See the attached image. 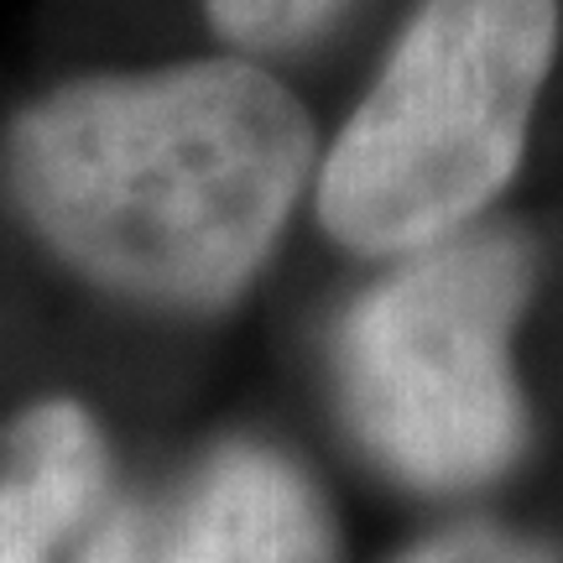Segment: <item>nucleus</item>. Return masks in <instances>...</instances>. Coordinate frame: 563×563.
I'll use <instances>...</instances> for the list:
<instances>
[{
	"instance_id": "6",
	"label": "nucleus",
	"mask_w": 563,
	"mask_h": 563,
	"mask_svg": "<svg viewBox=\"0 0 563 563\" xmlns=\"http://www.w3.org/2000/svg\"><path fill=\"white\" fill-rule=\"evenodd\" d=\"M355 0H203V16L230 53L287 58L319 42Z\"/></svg>"
},
{
	"instance_id": "3",
	"label": "nucleus",
	"mask_w": 563,
	"mask_h": 563,
	"mask_svg": "<svg viewBox=\"0 0 563 563\" xmlns=\"http://www.w3.org/2000/svg\"><path fill=\"white\" fill-rule=\"evenodd\" d=\"M532 282L538 256L522 230L470 224L397 256L344 308L334 391L365 460L428 496L481 490L522 460L517 329Z\"/></svg>"
},
{
	"instance_id": "7",
	"label": "nucleus",
	"mask_w": 563,
	"mask_h": 563,
	"mask_svg": "<svg viewBox=\"0 0 563 563\" xmlns=\"http://www.w3.org/2000/svg\"><path fill=\"white\" fill-rule=\"evenodd\" d=\"M397 563H563V559L548 543L527 538V532H511V527L496 522H464L439 532V538H422Z\"/></svg>"
},
{
	"instance_id": "2",
	"label": "nucleus",
	"mask_w": 563,
	"mask_h": 563,
	"mask_svg": "<svg viewBox=\"0 0 563 563\" xmlns=\"http://www.w3.org/2000/svg\"><path fill=\"white\" fill-rule=\"evenodd\" d=\"M559 37V0H418L323 146V235L397 262L470 230L522 173Z\"/></svg>"
},
{
	"instance_id": "4",
	"label": "nucleus",
	"mask_w": 563,
	"mask_h": 563,
	"mask_svg": "<svg viewBox=\"0 0 563 563\" xmlns=\"http://www.w3.org/2000/svg\"><path fill=\"white\" fill-rule=\"evenodd\" d=\"M157 563H340V532L292 454L224 439L183 485Z\"/></svg>"
},
{
	"instance_id": "1",
	"label": "nucleus",
	"mask_w": 563,
	"mask_h": 563,
	"mask_svg": "<svg viewBox=\"0 0 563 563\" xmlns=\"http://www.w3.org/2000/svg\"><path fill=\"white\" fill-rule=\"evenodd\" d=\"M319 162L313 115L224 47L47 89L5 131L16 214L63 266L141 308L220 313L277 256Z\"/></svg>"
},
{
	"instance_id": "8",
	"label": "nucleus",
	"mask_w": 563,
	"mask_h": 563,
	"mask_svg": "<svg viewBox=\"0 0 563 563\" xmlns=\"http://www.w3.org/2000/svg\"><path fill=\"white\" fill-rule=\"evenodd\" d=\"M79 563H146V527H141L136 511L131 506L110 511Z\"/></svg>"
},
{
	"instance_id": "5",
	"label": "nucleus",
	"mask_w": 563,
	"mask_h": 563,
	"mask_svg": "<svg viewBox=\"0 0 563 563\" xmlns=\"http://www.w3.org/2000/svg\"><path fill=\"white\" fill-rule=\"evenodd\" d=\"M104 485L110 449L84 402L47 397L0 422V563H53Z\"/></svg>"
}]
</instances>
